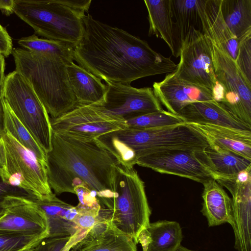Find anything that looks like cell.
Listing matches in <instances>:
<instances>
[{"label": "cell", "mask_w": 251, "mask_h": 251, "mask_svg": "<svg viewBox=\"0 0 251 251\" xmlns=\"http://www.w3.org/2000/svg\"><path fill=\"white\" fill-rule=\"evenodd\" d=\"M10 197L8 198L5 202H0V218L4 215L6 211Z\"/></svg>", "instance_id": "cell-41"}, {"label": "cell", "mask_w": 251, "mask_h": 251, "mask_svg": "<svg viewBox=\"0 0 251 251\" xmlns=\"http://www.w3.org/2000/svg\"><path fill=\"white\" fill-rule=\"evenodd\" d=\"M1 101L4 112V130L47 166L46 153L17 118L3 97Z\"/></svg>", "instance_id": "cell-29"}, {"label": "cell", "mask_w": 251, "mask_h": 251, "mask_svg": "<svg viewBox=\"0 0 251 251\" xmlns=\"http://www.w3.org/2000/svg\"><path fill=\"white\" fill-rule=\"evenodd\" d=\"M91 0H15L13 12L45 39L75 48L83 34L82 17Z\"/></svg>", "instance_id": "cell-5"}, {"label": "cell", "mask_w": 251, "mask_h": 251, "mask_svg": "<svg viewBox=\"0 0 251 251\" xmlns=\"http://www.w3.org/2000/svg\"><path fill=\"white\" fill-rule=\"evenodd\" d=\"M209 39L214 74L217 82L223 88L222 98L219 102L251 126V86L228 53L218 43Z\"/></svg>", "instance_id": "cell-10"}, {"label": "cell", "mask_w": 251, "mask_h": 251, "mask_svg": "<svg viewBox=\"0 0 251 251\" xmlns=\"http://www.w3.org/2000/svg\"><path fill=\"white\" fill-rule=\"evenodd\" d=\"M33 201L45 215L49 237H71L78 230L73 222L78 213L75 206L59 199L55 194L43 200L34 199Z\"/></svg>", "instance_id": "cell-21"}, {"label": "cell", "mask_w": 251, "mask_h": 251, "mask_svg": "<svg viewBox=\"0 0 251 251\" xmlns=\"http://www.w3.org/2000/svg\"><path fill=\"white\" fill-rule=\"evenodd\" d=\"M2 97L46 153L51 149L50 117L29 82L14 71L6 76Z\"/></svg>", "instance_id": "cell-8"}, {"label": "cell", "mask_w": 251, "mask_h": 251, "mask_svg": "<svg viewBox=\"0 0 251 251\" xmlns=\"http://www.w3.org/2000/svg\"><path fill=\"white\" fill-rule=\"evenodd\" d=\"M82 21L83 34L74 48V61L106 83L130 85L139 78L176 70L177 64L170 57L154 50L139 37L89 13Z\"/></svg>", "instance_id": "cell-1"}, {"label": "cell", "mask_w": 251, "mask_h": 251, "mask_svg": "<svg viewBox=\"0 0 251 251\" xmlns=\"http://www.w3.org/2000/svg\"><path fill=\"white\" fill-rule=\"evenodd\" d=\"M113 195L101 208L100 217L131 237L136 244L140 233L149 225L151 213L144 182L133 167L121 164L115 170Z\"/></svg>", "instance_id": "cell-6"}, {"label": "cell", "mask_w": 251, "mask_h": 251, "mask_svg": "<svg viewBox=\"0 0 251 251\" xmlns=\"http://www.w3.org/2000/svg\"><path fill=\"white\" fill-rule=\"evenodd\" d=\"M12 54L15 71L29 82L50 118H58L78 104L67 72L74 61L73 47L56 42L47 51L17 48Z\"/></svg>", "instance_id": "cell-3"}, {"label": "cell", "mask_w": 251, "mask_h": 251, "mask_svg": "<svg viewBox=\"0 0 251 251\" xmlns=\"http://www.w3.org/2000/svg\"><path fill=\"white\" fill-rule=\"evenodd\" d=\"M176 251H196L190 250L186 247H183L181 245L178 248Z\"/></svg>", "instance_id": "cell-42"}, {"label": "cell", "mask_w": 251, "mask_h": 251, "mask_svg": "<svg viewBox=\"0 0 251 251\" xmlns=\"http://www.w3.org/2000/svg\"><path fill=\"white\" fill-rule=\"evenodd\" d=\"M48 182L54 194H74L85 184L104 205L113 195L117 157L96 139H86L51 130V149L46 152Z\"/></svg>", "instance_id": "cell-2"}, {"label": "cell", "mask_w": 251, "mask_h": 251, "mask_svg": "<svg viewBox=\"0 0 251 251\" xmlns=\"http://www.w3.org/2000/svg\"><path fill=\"white\" fill-rule=\"evenodd\" d=\"M74 191L79 201L75 206L77 210L100 211L101 207L96 192L84 184L74 187Z\"/></svg>", "instance_id": "cell-33"}, {"label": "cell", "mask_w": 251, "mask_h": 251, "mask_svg": "<svg viewBox=\"0 0 251 251\" xmlns=\"http://www.w3.org/2000/svg\"><path fill=\"white\" fill-rule=\"evenodd\" d=\"M50 121L52 131L86 139H95L126 127V122L107 116L91 104H78L58 118H50Z\"/></svg>", "instance_id": "cell-13"}, {"label": "cell", "mask_w": 251, "mask_h": 251, "mask_svg": "<svg viewBox=\"0 0 251 251\" xmlns=\"http://www.w3.org/2000/svg\"><path fill=\"white\" fill-rule=\"evenodd\" d=\"M235 62L248 84L251 86V33L239 39Z\"/></svg>", "instance_id": "cell-32"}, {"label": "cell", "mask_w": 251, "mask_h": 251, "mask_svg": "<svg viewBox=\"0 0 251 251\" xmlns=\"http://www.w3.org/2000/svg\"><path fill=\"white\" fill-rule=\"evenodd\" d=\"M202 203L201 212L207 219L209 227L233 224L231 199L219 183L210 178L202 183Z\"/></svg>", "instance_id": "cell-22"}, {"label": "cell", "mask_w": 251, "mask_h": 251, "mask_svg": "<svg viewBox=\"0 0 251 251\" xmlns=\"http://www.w3.org/2000/svg\"><path fill=\"white\" fill-rule=\"evenodd\" d=\"M198 154L212 176L234 175L251 167V161L232 152L210 146L199 151Z\"/></svg>", "instance_id": "cell-27"}, {"label": "cell", "mask_w": 251, "mask_h": 251, "mask_svg": "<svg viewBox=\"0 0 251 251\" xmlns=\"http://www.w3.org/2000/svg\"><path fill=\"white\" fill-rule=\"evenodd\" d=\"M200 3V0H171L176 57L179 56L181 45L190 27L201 30Z\"/></svg>", "instance_id": "cell-26"}, {"label": "cell", "mask_w": 251, "mask_h": 251, "mask_svg": "<svg viewBox=\"0 0 251 251\" xmlns=\"http://www.w3.org/2000/svg\"><path fill=\"white\" fill-rule=\"evenodd\" d=\"M67 72L78 104H91L103 98L106 91V85L100 78L74 62L68 66Z\"/></svg>", "instance_id": "cell-24"}, {"label": "cell", "mask_w": 251, "mask_h": 251, "mask_svg": "<svg viewBox=\"0 0 251 251\" xmlns=\"http://www.w3.org/2000/svg\"><path fill=\"white\" fill-rule=\"evenodd\" d=\"M48 237L0 229V251H29Z\"/></svg>", "instance_id": "cell-30"}, {"label": "cell", "mask_w": 251, "mask_h": 251, "mask_svg": "<svg viewBox=\"0 0 251 251\" xmlns=\"http://www.w3.org/2000/svg\"><path fill=\"white\" fill-rule=\"evenodd\" d=\"M10 197L34 198L20 188L4 183L0 177V202H5Z\"/></svg>", "instance_id": "cell-36"}, {"label": "cell", "mask_w": 251, "mask_h": 251, "mask_svg": "<svg viewBox=\"0 0 251 251\" xmlns=\"http://www.w3.org/2000/svg\"><path fill=\"white\" fill-rule=\"evenodd\" d=\"M78 213L73 222L80 229L89 231L100 221V211L77 210Z\"/></svg>", "instance_id": "cell-34"}, {"label": "cell", "mask_w": 251, "mask_h": 251, "mask_svg": "<svg viewBox=\"0 0 251 251\" xmlns=\"http://www.w3.org/2000/svg\"><path fill=\"white\" fill-rule=\"evenodd\" d=\"M148 13L149 36L155 35L161 38L176 56L174 21L171 11V0H145Z\"/></svg>", "instance_id": "cell-25"}, {"label": "cell", "mask_w": 251, "mask_h": 251, "mask_svg": "<svg viewBox=\"0 0 251 251\" xmlns=\"http://www.w3.org/2000/svg\"><path fill=\"white\" fill-rule=\"evenodd\" d=\"M225 22L238 40L251 33V0H219Z\"/></svg>", "instance_id": "cell-28"}, {"label": "cell", "mask_w": 251, "mask_h": 251, "mask_svg": "<svg viewBox=\"0 0 251 251\" xmlns=\"http://www.w3.org/2000/svg\"><path fill=\"white\" fill-rule=\"evenodd\" d=\"M206 138L209 146L232 152L251 161V131L189 123Z\"/></svg>", "instance_id": "cell-20"}, {"label": "cell", "mask_w": 251, "mask_h": 251, "mask_svg": "<svg viewBox=\"0 0 251 251\" xmlns=\"http://www.w3.org/2000/svg\"><path fill=\"white\" fill-rule=\"evenodd\" d=\"M177 115L162 110L149 113L126 122V127L133 128H151L172 126L184 123Z\"/></svg>", "instance_id": "cell-31"}, {"label": "cell", "mask_w": 251, "mask_h": 251, "mask_svg": "<svg viewBox=\"0 0 251 251\" xmlns=\"http://www.w3.org/2000/svg\"><path fill=\"white\" fill-rule=\"evenodd\" d=\"M178 115L187 123L209 124L251 131V126L240 120L223 104L215 100L190 103Z\"/></svg>", "instance_id": "cell-18"}, {"label": "cell", "mask_w": 251, "mask_h": 251, "mask_svg": "<svg viewBox=\"0 0 251 251\" xmlns=\"http://www.w3.org/2000/svg\"><path fill=\"white\" fill-rule=\"evenodd\" d=\"M34 199L11 197L6 211L0 218V229L49 237L46 217Z\"/></svg>", "instance_id": "cell-16"}, {"label": "cell", "mask_w": 251, "mask_h": 251, "mask_svg": "<svg viewBox=\"0 0 251 251\" xmlns=\"http://www.w3.org/2000/svg\"><path fill=\"white\" fill-rule=\"evenodd\" d=\"M198 151L173 150L158 152L140 158L136 164L160 173L177 176L202 183L213 177Z\"/></svg>", "instance_id": "cell-14"}, {"label": "cell", "mask_w": 251, "mask_h": 251, "mask_svg": "<svg viewBox=\"0 0 251 251\" xmlns=\"http://www.w3.org/2000/svg\"><path fill=\"white\" fill-rule=\"evenodd\" d=\"M152 89L168 111L177 115L190 103L215 100L212 91L178 78L174 72L168 74L162 81L155 82Z\"/></svg>", "instance_id": "cell-15"}, {"label": "cell", "mask_w": 251, "mask_h": 251, "mask_svg": "<svg viewBox=\"0 0 251 251\" xmlns=\"http://www.w3.org/2000/svg\"><path fill=\"white\" fill-rule=\"evenodd\" d=\"M1 99L0 98V135L4 130V112L1 101Z\"/></svg>", "instance_id": "cell-40"}, {"label": "cell", "mask_w": 251, "mask_h": 251, "mask_svg": "<svg viewBox=\"0 0 251 251\" xmlns=\"http://www.w3.org/2000/svg\"><path fill=\"white\" fill-rule=\"evenodd\" d=\"M213 178L232 195L234 248L251 251V167L232 176L213 175Z\"/></svg>", "instance_id": "cell-12"}, {"label": "cell", "mask_w": 251, "mask_h": 251, "mask_svg": "<svg viewBox=\"0 0 251 251\" xmlns=\"http://www.w3.org/2000/svg\"><path fill=\"white\" fill-rule=\"evenodd\" d=\"M0 177L38 200L54 193L48 182L47 166L5 130L0 135Z\"/></svg>", "instance_id": "cell-7"}, {"label": "cell", "mask_w": 251, "mask_h": 251, "mask_svg": "<svg viewBox=\"0 0 251 251\" xmlns=\"http://www.w3.org/2000/svg\"><path fill=\"white\" fill-rule=\"evenodd\" d=\"M96 139L118 159L133 167L138 159L173 150L201 151L209 146L203 135L189 123L151 128L126 127L101 135Z\"/></svg>", "instance_id": "cell-4"}, {"label": "cell", "mask_w": 251, "mask_h": 251, "mask_svg": "<svg viewBox=\"0 0 251 251\" xmlns=\"http://www.w3.org/2000/svg\"><path fill=\"white\" fill-rule=\"evenodd\" d=\"M199 14L202 32L220 44L235 60L239 40L224 20L219 0H200Z\"/></svg>", "instance_id": "cell-19"}, {"label": "cell", "mask_w": 251, "mask_h": 251, "mask_svg": "<svg viewBox=\"0 0 251 251\" xmlns=\"http://www.w3.org/2000/svg\"><path fill=\"white\" fill-rule=\"evenodd\" d=\"M12 40L6 29L0 24V53L7 57L13 51Z\"/></svg>", "instance_id": "cell-37"}, {"label": "cell", "mask_w": 251, "mask_h": 251, "mask_svg": "<svg viewBox=\"0 0 251 251\" xmlns=\"http://www.w3.org/2000/svg\"><path fill=\"white\" fill-rule=\"evenodd\" d=\"M130 236L100 219L69 251H137Z\"/></svg>", "instance_id": "cell-17"}, {"label": "cell", "mask_w": 251, "mask_h": 251, "mask_svg": "<svg viewBox=\"0 0 251 251\" xmlns=\"http://www.w3.org/2000/svg\"><path fill=\"white\" fill-rule=\"evenodd\" d=\"M15 0H0V10L6 16L14 13Z\"/></svg>", "instance_id": "cell-38"}, {"label": "cell", "mask_w": 251, "mask_h": 251, "mask_svg": "<svg viewBox=\"0 0 251 251\" xmlns=\"http://www.w3.org/2000/svg\"><path fill=\"white\" fill-rule=\"evenodd\" d=\"M4 56L0 53V98L2 97L3 89L5 78Z\"/></svg>", "instance_id": "cell-39"}, {"label": "cell", "mask_w": 251, "mask_h": 251, "mask_svg": "<svg viewBox=\"0 0 251 251\" xmlns=\"http://www.w3.org/2000/svg\"><path fill=\"white\" fill-rule=\"evenodd\" d=\"M182 239L179 224L165 220L150 223L139 234L138 242L143 251H176Z\"/></svg>", "instance_id": "cell-23"}, {"label": "cell", "mask_w": 251, "mask_h": 251, "mask_svg": "<svg viewBox=\"0 0 251 251\" xmlns=\"http://www.w3.org/2000/svg\"><path fill=\"white\" fill-rule=\"evenodd\" d=\"M71 237H48L29 251H61Z\"/></svg>", "instance_id": "cell-35"}, {"label": "cell", "mask_w": 251, "mask_h": 251, "mask_svg": "<svg viewBox=\"0 0 251 251\" xmlns=\"http://www.w3.org/2000/svg\"><path fill=\"white\" fill-rule=\"evenodd\" d=\"M106 91L99 102L91 104L101 113L125 122L163 110L152 88L106 83Z\"/></svg>", "instance_id": "cell-11"}, {"label": "cell", "mask_w": 251, "mask_h": 251, "mask_svg": "<svg viewBox=\"0 0 251 251\" xmlns=\"http://www.w3.org/2000/svg\"><path fill=\"white\" fill-rule=\"evenodd\" d=\"M180 61L174 72L176 75L189 83L212 91L217 100L222 91L217 82L213 70L212 44L201 30L191 27L182 42Z\"/></svg>", "instance_id": "cell-9"}]
</instances>
